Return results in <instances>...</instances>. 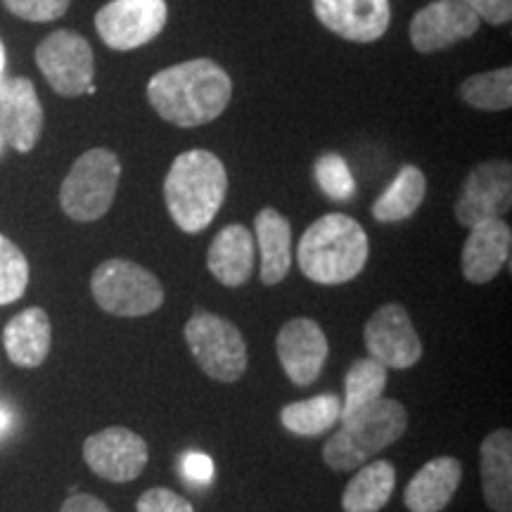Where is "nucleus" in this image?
<instances>
[{"label": "nucleus", "instance_id": "nucleus-22", "mask_svg": "<svg viewBox=\"0 0 512 512\" xmlns=\"http://www.w3.org/2000/svg\"><path fill=\"white\" fill-rule=\"evenodd\" d=\"M261 252V283H283L292 268V226L278 209L264 207L254 219Z\"/></svg>", "mask_w": 512, "mask_h": 512}, {"label": "nucleus", "instance_id": "nucleus-31", "mask_svg": "<svg viewBox=\"0 0 512 512\" xmlns=\"http://www.w3.org/2000/svg\"><path fill=\"white\" fill-rule=\"evenodd\" d=\"M136 512H195V508H192L188 498L176 494V491L155 486V489H147L138 498Z\"/></svg>", "mask_w": 512, "mask_h": 512}, {"label": "nucleus", "instance_id": "nucleus-10", "mask_svg": "<svg viewBox=\"0 0 512 512\" xmlns=\"http://www.w3.org/2000/svg\"><path fill=\"white\" fill-rule=\"evenodd\" d=\"M363 342L373 361L387 370H408L422 358V339L401 304H384L363 328Z\"/></svg>", "mask_w": 512, "mask_h": 512}, {"label": "nucleus", "instance_id": "nucleus-2", "mask_svg": "<svg viewBox=\"0 0 512 512\" xmlns=\"http://www.w3.org/2000/svg\"><path fill=\"white\" fill-rule=\"evenodd\" d=\"M228 192L226 166L214 152L188 150L171 164L164 181V200L183 233H202L216 219Z\"/></svg>", "mask_w": 512, "mask_h": 512}, {"label": "nucleus", "instance_id": "nucleus-4", "mask_svg": "<svg viewBox=\"0 0 512 512\" xmlns=\"http://www.w3.org/2000/svg\"><path fill=\"white\" fill-rule=\"evenodd\" d=\"M406 430V406L394 399H377L342 420V427L325 441L323 460L335 472L358 470L384 448L396 444Z\"/></svg>", "mask_w": 512, "mask_h": 512}, {"label": "nucleus", "instance_id": "nucleus-15", "mask_svg": "<svg viewBox=\"0 0 512 512\" xmlns=\"http://www.w3.org/2000/svg\"><path fill=\"white\" fill-rule=\"evenodd\" d=\"M325 29L354 43L380 41L392 22L389 0H313Z\"/></svg>", "mask_w": 512, "mask_h": 512}, {"label": "nucleus", "instance_id": "nucleus-30", "mask_svg": "<svg viewBox=\"0 0 512 512\" xmlns=\"http://www.w3.org/2000/svg\"><path fill=\"white\" fill-rule=\"evenodd\" d=\"M72 0H3L12 15L27 22H55L69 10Z\"/></svg>", "mask_w": 512, "mask_h": 512}, {"label": "nucleus", "instance_id": "nucleus-26", "mask_svg": "<svg viewBox=\"0 0 512 512\" xmlns=\"http://www.w3.org/2000/svg\"><path fill=\"white\" fill-rule=\"evenodd\" d=\"M384 387H387V368L373 358H358L344 377V399H342V418L339 422L351 418V415L366 408L368 403L382 399Z\"/></svg>", "mask_w": 512, "mask_h": 512}, {"label": "nucleus", "instance_id": "nucleus-21", "mask_svg": "<svg viewBox=\"0 0 512 512\" xmlns=\"http://www.w3.org/2000/svg\"><path fill=\"white\" fill-rule=\"evenodd\" d=\"M484 501L494 512H512V432L494 430L479 446Z\"/></svg>", "mask_w": 512, "mask_h": 512}, {"label": "nucleus", "instance_id": "nucleus-3", "mask_svg": "<svg viewBox=\"0 0 512 512\" xmlns=\"http://www.w3.org/2000/svg\"><path fill=\"white\" fill-rule=\"evenodd\" d=\"M370 242L361 223L347 214H325L304 230L297 264L318 285H344L368 264Z\"/></svg>", "mask_w": 512, "mask_h": 512}, {"label": "nucleus", "instance_id": "nucleus-12", "mask_svg": "<svg viewBox=\"0 0 512 512\" xmlns=\"http://www.w3.org/2000/svg\"><path fill=\"white\" fill-rule=\"evenodd\" d=\"M512 204V169L510 162L491 159L475 166L465 178L463 192L456 202L460 226L472 228L489 219H503Z\"/></svg>", "mask_w": 512, "mask_h": 512}, {"label": "nucleus", "instance_id": "nucleus-19", "mask_svg": "<svg viewBox=\"0 0 512 512\" xmlns=\"http://www.w3.org/2000/svg\"><path fill=\"white\" fill-rule=\"evenodd\" d=\"M53 325L41 306H31L10 318L3 330L5 354L17 368H38L50 354Z\"/></svg>", "mask_w": 512, "mask_h": 512}, {"label": "nucleus", "instance_id": "nucleus-16", "mask_svg": "<svg viewBox=\"0 0 512 512\" xmlns=\"http://www.w3.org/2000/svg\"><path fill=\"white\" fill-rule=\"evenodd\" d=\"M0 131L12 150L27 155L43 133V105L34 83L15 76L0 83Z\"/></svg>", "mask_w": 512, "mask_h": 512}, {"label": "nucleus", "instance_id": "nucleus-33", "mask_svg": "<svg viewBox=\"0 0 512 512\" xmlns=\"http://www.w3.org/2000/svg\"><path fill=\"white\" fill-rule=\"evenodd\" d=\"M183 477L192 484H209L214 479V460H211L207 453L190 451L185 453L183 458Z\"/></svg>", "mask_w": 512, "mask_h": 512}, {"label": "nucleus", "instance_id": "nucleus-29", "mask_svg": "<svg viewBox=\"0 0 512 512\" xmlns=\"http://www.w3.org/2000/svg\"><path fill=\"white\" fill-rule=\"evenodd\" d=\"M313 176H316V183L325 195L332 197L337 202H347L354 197L356 192V181L351 176L349 164L344 162L342 157L335 155H323L313 166Z\"/></svg>", "mask_w": 512, "mask_h": 512}, {"label": "nucleus", "instance_id": "nucleus-23", "mask_svg": "<svg viewBox=\"0 0 512 512\" xmlns=\"http://www.w3.org/2000/svg\"><path fill=\"white\" fill-rule=\"evenodd\" d=\"M396 470L389 460H368L358 467L342 494L344 512H380L392 501Z\"/></svg>", "mask_w": 512, "mask_h": 512}, {"label": "nucleus", "instance_id": "nucleus-17", "mask_svg": "<svg viewBox=\"0 0 512 512\" xmlns=\"http://www.w3.org/2000/svg\"><path fill=\"white\" fill-rule=\"evenodd\" d=\"M512 230L503 219H489L470 228L460 256V268L467 283L486 285L508 264Z\"/></svg>", "mask_w": 512, "mask_h": 512}, {"label": "nucleus", "instance_id": "nucleus-20", "mask_svg": "<svg viewBox=\"0 0 512 512\" xmlns=\"http://www.w3.org/2000/svg\"><path fill=\"white\" fill-rule=\"evenodd\" d=\"M211 275L226 287H242L254 271V233L242 223L219 230L207 254Z\"/></svg>", "mask_w": 512, "mask_h": 512}, {"label": "nucleus", "instance_id": "nucleus-14", "mask_svg": "<svg viewBox=\"0 0 512 512\" xmlns=\"http://www.w3.org/2000/svg\"><path fill=\"white\" fill-rule=\"evenodd\" d=\"M479 24L482 19L460 0H434L427 8L415 12L411 43L418 53H437L475 36Z\"/></svg>", "mask_w": 512, "mask_h": 512}, {"label": "nucleus", "instance_id": "nucleus-25", "mask_svg": "<svg viewBox=\"0 0 512 512\" xmlns=\"http://www.w3.org/2000/svg\"><path fill=\"white\" fill-rule=\"evenodd\" d=\"M342 418V399L335 394H318L313 399L294 401L283 406L280 422L297 437H320L330 432Z\"/></svg>", "mask_w": 512, "mask_h": 512}, {"label": "nucleus", "instance_id": "nucleus-35", "mask_svg": "<svg viewBox=\"0 0 512 512\" xmlns=\"http://www.w3.org/2000/svg\"><path fill=\"white\" fill-rule=\"evenodd\" d=\"M10 425H12V415H10V411H8V408L0 406V437H3V434L10 430Z\"/></svg>", "mask_w": 512, "mask_h": 512}, {"label": "nucleus", "instance_id": "nucleus-32", "mask_svg": "<svg viewBox=\"0 0 512 512\" xmlns=\"http://www.w3.org/2000/svg\"><path fill=\"white\" fill-rule=\"evenodd\" d=\"M479 19L489 24H508L512 17V0H460Z\"/></svg>", "mask_w": 512, "mask_h": 512}, {"label": "nucleus", "instance_id": "nucleus-13", "mask_svg": "<svg viewBox=\"0 0 512 512\" xmlns=\"http://www.w3.org/2000/svg\"><path fill=\"white\" fill-rule=\"evenodd\" d=\"M275 351H278V361L287 380L294 387H311L323 373L330 344L316 320L292 318L280 328L278 339H275Z\"/></svg>", "mask_w": 512, "mask_h": 512}, {"label": "nucleus", "instance_id": "nucleus-18", "mask_svg": "<svg viewBox=\"0 0 512 512\" xmlns=\"http://www.w3.org/2000/svg\"><path fill=\"white\" fill-rule=\"evenodd\" d=\"M460 479H463V465L458 458H432L408 482L403 503L411 512H441L456 496Z\"/></svg>", "mask_w": 512, "mask_h": 512}, {"label": "nucleus", "instance_id": "nucleus-7", "mask_svg": "<svg viewBox=\"0 0 512 512\" xmlns=\"http://www.w3.org/2000/svg\"><path fill=\"white\" fill-rule=\"evenodd\" d=\"M185 342L197 366L211 380L233 384L247 373V342L228 318L197 309L185 323Z\"/></svg>", "mask_w": 512, "mask_h": 512}, {"label": "nucleus", "instance_id": "nucleus-8", "mask_svg": "<svg viewBox=\"0 0 512 512\" xmlns=\"http://www.w3.org/2000/svg\"><path fill=\"white\" fill-rule=\"evenodd\" d=\"M36 64L50 88L62 98H76L93 86V48L76 31L60 29L43 38L36 48Z\"/></svg>", "mask_w": 512, "mask_h": 512}, {"label": "nucleus", "instance_id": "nucleus-37", "mask_svg": "<svg viewBox=\"0 0 512 512\" xmlns=\"http://www.w3.org/2000/svg\"><path fill=\"white\" fill-rule=\"evenodd\" d=\"M3 145H5V138H3V131H0V152H3Z\"/></svg>", "mask_w": 512, "mask_h": 512}, {"label": "nucleus", "instance_id": "nucleus-24", "mask_svg": "<svg viewBox=\"0 0 512 512\" xmlns=\"http://www.w3.org/2000/svg\"><path fill=\"white\" fill-rule=\"evenodd\" d=\"M427 195V178L418 166L406 164L389 183V188L373 204V216L380 223H399L411 219Z\"/></svg>", "mask_w": 512, "mask_h": 512}, {"label": "nucleus", "instance_id": "nucleus-11", "mask_svg": "<svg viewBox=\"0 0 512 512\" xmlns=\"http://www.w3.org/2000/svg\"><path fill=\"white\" fill-rule=\"evenodd\" d=\"M83 460L98 477L126 484L143 475L150 448L138 432L128 427H107L83 441Z\"/></svg>", "mask_w": 512, "mask_h": 512}, {"label": "nucleus", "instance_id": "nucleus-36", "mask_svg": "<svg viewBox=\"0 0 512 512\" xmlns=\"http://www.w3.org/2000/svg\"><path fill=\"white\" fill-rule=\"evenodd\" d=\"M3 74H5V46L0 41V83H3Z\"/></svg>", "mask_w": 512, "mask_h": 512}, {"label": "nucleus", "instance_id": "nucleus-28", "mask_svg": "<svg viewBox=\"0 0 512 512\" xmlns=\"http://www.w3.org/2000/svg\"><path fill=\"white\" fill-rule=\"evenodd\" d=\"M29 287V261L10 238L0 233V306L15 304Z\"/></svg>", "mask_w": 512, "mask_h": 512}, {"label": "nucleus", "instance_id": "nucleus-9", "mask_svg": "<svg viewBox=\"0 0 512 512\" xmlns=\"http://www.w3.org/2000/svg\"><path fill=\"white\" fill-rule=\"evenodd\" d=\"M166 27L164 0H112L95 15V31L112 50H136Z\"/></svg>", "mask_w": 512, "mask_h": 512}, {"label": "nucleus", "instance_id": "nucleus-34", "mask_svg": "<svg viewBox=\"0 0 512 512\" xmlns=\"http://www.w3.org/2000/svg\"><path fill=\"white\" fill-rule=\"evenodd\" d=\"M60 512H112L100 498L91 494H72L62 503Z\"/></svg>", "mask_w": 512, "mask_h": 512}, {"label": "nucleus", "instance_id": "nucleus-5", "mask_svg": "<svg viewBox=\"0 0 512 512\" xmlns=\"http://www.w3.org/2000/svg\"><path fill=\"white\" fill-rule=\"evenodd\" d=\"M121 181V162L107 147H93L76 159L60 188V207L72 221H98L112 207Z\"/></svg>", "mask_w": 512, "mask_h": 512}, {"label": "nucleus", "instance_id": "nucleus-27", "mask_svg": "<svg viewBox=\"0 0 512 512\" xmlns=\"http://www.w3.org/2000/svg\"><path fill=\"white\" fill-rule=\"evenodd\" d=\"M460 98L482 112L508 110L512 105V69L503 67L470 76L460 86Z\"/></svg>", "mask_w": 512, "mask_h": 512}, {"label": "nucleus", "instance_id": "nucleus-6", "mask_svg": "<svg viewBox=\"0 0 512 512\" xmlns=\"http://www.w3.org/2000/svg\"><path fill=\"white\" fill-rule=\"evenodd\" d=\"M95 304L119 318H143L162 309L164 287L145 266L128 259H107L91 275Z\"/></svg>", "mask_w": 512, "mask_h": 512}, {"label": "nucleus", "instance_id": "nucleus-1", "mask_svg": "<svg viewBox=\"0 0 512 512\" xmlns=\"http://www.w3.org/2000/svg\"><path fill=\"white\" fill-rule=\"evenodd\" d=\"M233 98V81L214 60L200 57L162 69L147 83L152 110L181 128L204 126L219 119Z\"/></svg>", "mask_w": 512, "mask_h": 512}]
</instances>
